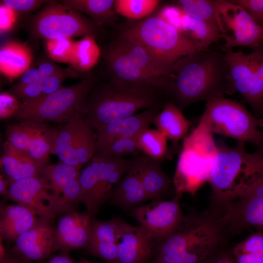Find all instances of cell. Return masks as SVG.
I'll return each instance as SVG.
<instances>
[{
	"instance_id": "6f0895ef",
	"label": "cell",
	"mask_w": 263,
	"mask_h": 263,
	"mask_svg": "<svg viewBox=\"0 0 263 263\" xmlns=\"http://www.w3.org/2000/svg\"><path fill=\"white\" fill-rule=\"evenodd\" d=\"M6 251L2 243L1 239L0 242V259H1L6 254Z\"/></svg>"
},
{
	"instance_id": "91938a15",
	"label": "cell",
	"mask_w": 263,
	"mask_h": 263,
	"mask_svg": "<svg viewBox=\"0 0 263 263\" xmlns=\"http://www.w3.org/2000/svg\"><path fill=\"white\" fill-rule=\"evenodd\" d=\"M75 263H84V260H81V261H80L79 262H75Z\"/></svg>"
},
{
	"instance_id": "9c48e42d",
	"label": "cell",
	"mask_w": 263,
	"mask_h": 263,
	"mask_svg": "<svg viewBox=\"0 0 263 263\" xmlns=\"http://www.w3.org/2000/svg\"><path fill=\"white\" fill-rule=\"evenodd\" d=\"M200 121L212 133L257 146L260 142L258 119L241 104L224 97L207 102Z\"/></svg>"
},
{
	"instance_id": "9f6ffc18",
	"label": "cell",
	"mask_w": 263,
	"mask_h": 263,
	"mask_svg": "<svg viewBox=\"0 0 263 263\" xmlns=\"http://www.w3.org/2000/svg\"><path fill=\"white\" fill-rule=\"evenodd\" d=\"M9 183L4 174L0 175V193L4 196L8 190Z\"/></svg>"
},
{
	"instance_id": "816d5d0a",
	"label": "cell",
	"mask_w": 263,
	"mask_h": 263,
	"mask_svg": "<svg viewBox=\"0 0 263 263\" xmlns=\"http://www.w3.org/2000/svg\"><path fill=\"white\" fill-rule=\"evenodd\" d=\"M203 263H235L232 255L227 251L218 252L217 249Z\"/></svg>"
},
{
	"instance_id": "7c38bea8",
	"label": "cell",
	"mask_w": 263,
	"mask_h": 263,
	"mask_svg": "<svg viewBox=\"0 0 263 263\" xmlns=\"http://www.w3.org/2000/svg\"><path fill=\"white\" fill-rule=\"evenodd\" d=\"M179 198L175 196L171 200L155 201L136 207L130 214L155 241L161 242L175 230L183 218Z\"/></svg>"
},
{
	"instance_id": "94428289",
	"label": "cell",
	"mask_w": 263,
	"mask_h": 263,
	"mask_svg": "<svg viewBox=\"0 0 263 263\" xmlns=\"http://www.w3.org/2000/svg\"><path fill=\"white\" fill-rule=\"evenodd\" d=\"M262 27L263 28V26H262Z\"/></svg>"
},
{
	"instance_id": "ab89813d",
	"label": "cell",
	"mask_w": 263,
	"mask_h": 263,
	"mask_svg": "<svg viewBox=\"0 0 263 263\" xmlns=\"http://www.w3.org/2000/svg\"><path fill=\"white\" fill-rule=\"evenodd\" d=\"M35 124L20 122L8 125L6 129L7 141L16 149L27 153Z\"/></svg>"
},
{
	"instance_id": "680465c9",
	"label": "cell",
	"mask_w": 263,
	"mask_h": 263,
	"mask_svg": "<svg viewBox=\"0 0 263 263\" xmlns=\"http://www.w3.org/2000/svg\"><path fill=\"white\" fill-rule=\"evenodd\" d=\"M154 263H166L165 262L157 260Z\"/></svg>"
},
{
	"instance_id": "9a60e30c",
	"label": "cell",
	"mask_w": 263,
	"mask_h": 263,
	"mask_svg": "<svg viewBox=\"0 0 263 263\" xmlns=\"http://www.w3.org/2000/svg\"><path fill=\"white\" fill-rule=\"evenodd\" d=\"M110 79L145 84L166 90L167 84L138 67L114 40L101 49Z\"/></svg>"
},
{
	"instance_id": "7bdbcfd3",
	"label": "cell",
	"mask_w": 263,
	"mask_h": 263,
	"mask_svg": "<svg viewBox=\"0 0 263 263\" xmlns=\"http://www.w3.org/2000/svg\"><path fill=\"white\" fill-rule=\"evenodd\" d=\"M72 38H57L47 40L46 50L49 58L58 62L70 63L74 48Z\"/></svg>"
},
{
	"instance_id": "f907efd6",
	"label": "cell",
	"mask_w": 263,
	"mask_h": 263,
	"mask_svg": "<svg viewBox=\"0 0 263 263\" xmlns=\"http://www.w3.org/2000/svg\"><path fill=\"white\" fill-rule=\"evenodd\" d=\"M244 192L263 201V170L253 179Z\"/></svg>"
},
{
	"instance_id": "1f68e13d",
	"label": "cell",
	"mask_w": 263,
	"mask_h": 263,
	"mask_svg": "<svg viewBox=\"0 0 263 263\" xmlns=\"http://www.w3.org/2000/svg\"><path fill=\"white\" fill-rule=\"evenodd\" d=\"M80 174L79 169L60 162L47 166L39 175L48 183L55 205L65 186L71 180L78 179Z\"/></svg>"
},
{
	"instance_id": "d590c367",
	"label": "cell",
	"mask_w": 263,
	"mask_h": 263,
	"mask_svg": "<svg viewBox=\"0 0 263 263\" xmlns=\"http://www.w3.org/2000/svg\"><path fill=\"white\" fill-rule=\"evenodd\" d=\"M232 255L235 263H263V231L254 233L237 244Z\"/></svg>"
},
{
	"instance_id": "4dcf8cb0",
	"label": "cell",
	"mask_w": 263,
	"mask_h": 263,
	"mask_svg": "<svg viewBox=\"0 0 263 263\" xmlns=\"http://www.w3.org/2000/svg\"><path fill=\"white\" fill-rule=\"evenodd\" d=\"M35 123L27 154L42 170L49 165V155L51 150V135L53 129L45 123Z\"/></svg>"
},
{
	"instance_id": "836d02e7",
	"label": "cell",
	"mask_w": 263,
	"mask_h": 263,
	"mask_svg": "<svg viewBox=\"0 0 263 263\" xmlns=\"http://www.w3.org/2000/svg\"><path fill=\"white\" fill-rule=\"evenodd\" d=\"M96 135L84 117L77 121L74 146L82 166L88 163L94 156Z\"/></svg>"
},
{
	"instance_id": "60d3db41",
	"label": "cell",
	"mask_w": 263,
	"mask_h": 263,
	"mask_svg": "<svg viewBox=\"0 0 263 263\" xmlns=\"http://www.w3.org/2000/svg\"><path fill=\"white\" fill-rule=\"evenodd\" d=\"M79 202H81V188L78 178L71 180L65 186L55 203V213H68Z\"/></svg>"
},
{
	"instance_id": "db71d44e",
	"label": "cell",
	"mask_w": 263,
	"mask_h": 263,
	"mask_svg": "<svg viewBox=\"0 0 263 263\" xmlns=\"http://www.w3.org/2000/svg\"><path fill=\"white\" fill-rule=\"evenodd\" d=\"M0 263H30V262L15 254L6 253L3 258L0 259Z\"/></svg>"
},
{
	"instance_id": "2e32d148",
	"label": "cell",
	"mask_w": 263,
	"mask_h": 263,
	"mask_svg": "<svg viewBox=\"0 0 263 263\" xmlns=\"http://www.w3.org/2000/svg\"><path fill=\"white\" fill-rule=\"evenodd\" d=\"M91 214L71 211L58 222L54 229L53 252L86 248L90 236Z\"/></svg>"
},
{
	"instance_id": "44dd1931",
	"label": "cell",
	"mask_w": 263,
	"mask_h": 263,
	"mask_svg": "<svg viewBox=\"0 0 263 263\" xmlns=\"http://www.w3.org/2000/svg\"><path fill=\"white\" fill-rule=\"evenodd\" d=\"M117 218L91 220L90 236L86 248L92 255L108 263H119L116 246Z\"/></svg>"
},
{
	"instance_id": "603a6c76",
	"label": "cell",
	"mask_w": 263,
	"mask_h": 263,
	"mask_svg": "<svg viewBox=\"0 0 263 263\" xmlns=\"http://www.w3.org/2000/svg\"><path fill=\"white\" fill-rule=\"evenodd\" d=\"M114 41L138 67L166 82L168 86L172 67L167 65L143 46L128 38L119 36Z\"/></svg>"
},
{
	"instance_id": "30bf717a",
	"label": "cell",
	"mask_w": 263,
	"mask_h": 263,
	"mask_svg": "<svg viewBox=\"0 0 263 263\" xmlns=\"http://www.w3.org/2000/svg\"><path fill=\"white\" fill-rule=\"evenodd\" d=\"M232 94L239 93L254 110L263 112V43L251 53L225 50Z\"/></svg>"
},
{
	"instance_id": "3957f363",
	"label": "cell",
	"mask_w": 263,
	"mask_h": 263,
	"mask_svg": "<svg viewBox=\"0 0 263 263\" xmlns=\"http://www.w3.org/2000/svg\"><path fill=\"white\" fill-rule=\"evenodd\" d=\"M244 143L229 147L222 142L217 145L209 173L213 204L222 209L240 195L263 170V157L256 152H247Z\"/></svg>"
},
{
	"instance_id": "ffe728a7",
	"label": "cell",
	"mask_w": 263,
	"mask_h": 263,
	"mask_svg": "<svg viewBox=\"0 0 263 263\" xmlns=\"http://www.w3.org/2000/svg\"><path fill=\"white\" fill-rule=\"evenodd\" d=\"M147 156L142 154L126 174L111 197V204L123 210L132 209L148 200L141 179L142 170Z\"/></svg>"
},
{
	"instance_id": "277c9868",
	"label": "cell",
	"mask_w": 263,
	"mask_h": 263,
	"mask_svg": "<svg viewBox=\"0 0 263 263\" xmlns=\"http://www.w3.org/2000/svg\"><path fill=\"white\" fill-rule=\"evenodd\" d=\"M222 229L217 219L189 215L160 242L157 260L166 263H203L217 249Z\"/></svg>"
},
{
	"instance_id": "11a10c76",
	"label": "cell",
	"mask_w": 263,
	"mask_h": 263,
	"mask_svg": "<svg viewBox=\"0 0 263 263\" xmlns=\"http://www.w3.org/2000/svg\"><path fill=\"white\" fill-rule=\"evenodd\" d=\"M261 116V118L258 119L259 127H260L262 129L261 131V138L258 145V149L256 152L263 157V112Z\"/></svg>"
},
{
	"instance_id": "4316f807",
	"label": "cell",
	"mask_w": 263,
	"mask_h": 263,
	"mask_svg": "<svg viewBox=\"0 0 263 263\" xmlns=\"http://www.w3.org/2000/svg\"><path fill=\"white\" fill-rule=\"evenodd\" d=\"M60 1L85 14L103 28L112 25L115 21L114 0H63Z\"/></svg>"
},
{
	"instance_id": "e575fe53",
	"label": "cell",
	"mask_w": 263,
	"mask_h": 263,
	"mask_svg": "<svg viewBox=\"0 0 263 263\" xmlns=\"http://www.w3.org/2000/svg\"><path fill=\"white\" fill-rule=\"evenodd\" d=\"M177 2L178 6L187 15L212 24L220 31L221 24L216 0H179Z\"/></svg>"
},
{
	"instance_id": "83f0119b",
	"label": "cell",
	"mask_w": 263,
	"mask_h": 263,
	"mask_svg": "<svg viewBox=\"0 0 263 263\" xmlns=\"http://www.w3.org/2000/svg\"><path fill=\"white\" fill-rule=\"evenodd\" d=\"M101 55L97 39L86 36L75 42L70 65L80 73H88L97 63Z\"/></svg>"
},
{
	"instance_id": "bcb514c9",
	"label": "cell",
	"mask_w": 263,
	"mask_h": 263,
	"mask_svg": "<svg viewBox=\"0 0 263 263\" xmlns=\"http://www.w3.org/2000/svg\"><path fill=\"white\" fill-rule=\"evenodd\" d=\"M21 101L12 94L2 92L0 94V119L13 116L19 108Z\"/></svg>"
},
{
	"instance_id": "f1b7e54d",
	"label": "cell",
	"mask_w": 263,
	"mask_h": 263,
	"mask_svg": "<svg viewBox=\"0 0 263 263\" xmlns=\"http://www.w3.org/2000/svg\"><path fill=\"white\" fill-rule=\"evenodd\" d=\"M147 200L158 201L161 195L170 187L171 181L161 168L159 162L147 156L141 175Z\"/></svg>"
},
{
	"instance_id": "cb8c5ba5",
	"label": "cell",
	"mask_w": 263,
	"mask_h": 263,
	"mask_svg": "<svg viewBox=\"0 0 263 263\" xmlns=\"http://www.w3.org/2000/svg\"><path fill=\"white\" fill-rule=\"evenodd\" d=\"M32 60L31 48L25 43L10 39L0 47V72L10 79L21 76L31 66Z\"/></svg>"
},
{
	"instance_id": "8fae6325",
	"label": "cell",
	"mask_w": 263,
	"mask_h": 263,
	"mask_svg": "<svg viewBox=\"0 0 263 263\" xmlns=\"http://www.w3.org/2000/svg\"><path fill=\"white\" fill-rule=\"evenodd\" d=\"M216 4L220 32L225 41L224 50L236 46L253 48L263 43V28L244 9L230 0H216Z\"/></svg>"
},
{
	"instance_id": "f6af8a7d",
	"label": "cell",
	"mask_w": 263,
	"mask_h": 263,
	"mask_svg": "<svg viewBox=\"0 0 263 263\" xmlns=\"http://www.w3.org/2000/svg\"><path fill=\"white\" fill-rule=\"evenodd\" d=\"M45 2L40 0H0V2L14 10L18 15L30 14L38 9Z\"/></svg>"
},
{
	"instance_id": "74e56055",
	"label": "cell",
	"mask_w": 263,
	"mask_h": 263,
	"mask_svg": "<svg viewBox=\"0 0 263 263\" xmlns=\"http://www.w3.org/2000/svg\"><path fill=\"white\" fill-rule=\"evenodd\" d=\"M60 67L50 58L40 60L30 67L22 75L19 80L9 89L12 91L21 88L27 85L41 81L57 71Z\"/></svg>"
},
{
	"instance_id": "6da1fadb",
	"label": "cell",
	"mask_w": 263,
	"mask_h": 263,
	"mask_svg": "<svg viewBox=\"0 0 263 263\" xmlns=\"http://www.w3.org/2000/svg\"><path fill=\"white\" fill-rule=\"evenodd\" d=\"M166 91L181 110L200 100L231 94L225 55L207 49L179 59L172 66Z\"/></svg>"
},
{
	"instance_id": "5b68a950",
	"label": "cell",
	"mask_w": 263,
	"mask_h": 263,
	"mask_svg": "<svg viewBox=\"0 0 263 263\" xmlns=\"http://www.w3.org/2000/svg\"><path fill=\"white\" fill-rule=\"evenodd\" d=\"M96 82L90 72L77 83L62 87L41 98L21 102L13 117L20 122L65 124L84 117L87 99Z\"/></svg>"
},
{
	"instance_id": "7a4b0ae2",
	"label": "cell",
	"mask_w": 263,
	"mask_h": 263,
	"mask_svg": "<svg viewBox=\"0 0 263 263\" xmlns=\"http://www.w3.org/2000/svg\"><path fill=\"white\" fill-rule=\"evenodd\" d=\"M155 88L115 79L96 83L87 99L84 118L96 131L111 121L155 107Z\"/></svg>"
},
{
	"instance_id": "e0dca14e",
	"label": "cell",
	"mask_w": 263,
	"mask_h": 263,
	"mask_svg": "<svg viewBox=\"0 0 263 263\" xmlns=\"http://www.w3.org/2000/svg\"><path fill=\"white\" fill-rule=\"evenodd\" d=\"M50 222L39 218L32 228L20 235L14 242V254L28 261H39L53 252L54 229Z\"/></svg>"
},
{
	"instance_id": "f546056e",
	"label": "cell",
	"mask_w": 263,
	"mask_h": 263,
	"mask_svg": "<svg viewBox=\"0 0 263 263\" xmlns=\"http://www.w3.org/2000/svg\"><path fill=\"white\" fill-rule=\"evenodd\" d=\"M79 182L81 202L85 205L90 214L96 213L104 202L96 172L89 162L80 172Z\"/></svg>"
},
{
	"instance_id": "f5cc1de1",
	"label": "cell",
	"mask_w": 263,
	"mask_h": 263,
	"mask_svg": "<svg viewBox=\"0 0 263 263\" xmlns=\"http://www.w3.org/2000/svg\"><path fill=\"white\" fill-rule=\"evenodd\" d=\"M73 259L69 255L68 252H62L46 261L44 263H75Z\"/></svg>"
},
{
	"instance_id": "5bb4252c",
	"label": "cell",
	"mask_w": 263,
	"mask_h": 263,
	"mask_svg": "<svg viewBox=\"0 0 263 263\" xmlns=\"http://www.w3.org/2000/svg\"><path fill=\"white\" fill-rule=\"evenodd\" d=\"M154 240L140 225L134 226L117 218L116 246L119 263H145Z\"/></svg>"
},
{
	"instance_id": "ee69618b",
	"label": "cell",
	"mask_w": 263,
	"mask_h": 263,
	"mask_svg": "<svg viewBox=\"0 0 263 263\" xmlns=\"http://www.w3.org/2000/svg\"><path fill=\"white\" fill-rule=\"evenodd\" d=\"M51 153L57 155L61 162L79 170L82 166L75 149L69 145L54 143L51 145Z\"/></svg>"
},
{
	"instance_id": "8992f818",
	"label": "cell",
	"mask_w": 263,
	"mask_h": 263,
	"mask_svg": "<svg viewBox=\"0 0 263 263\" xmlns=\"http://www.w3.org/2000/svg\"><path fill=\"white\" fill-rule=\"evenodd\" d=\"M213 133L200 121L183 139L173 178L175 196L195 195L208 182L210 168L217 151Z\"/></svg>"
},
{
	"instance_id": "d4e9b609",
	"label": "cell",
	"mask_w": 263,
	"mask_h": 263,
	"mask_svg": "<svg viewBox=\"0 0 263 263\" xmlns=\"http://www.w3.org/2000/svg\"><path fill=\"white\" fill-rule=\"evenodd\" d=\"M152 124L168 139L173 142L184 139L189 129V122L181 110L173 102H168L154 117Z\"/></svg>"
},
{
	"instance_id": "7402d4cb",
	"label": "cell",
	"mask_w": 263,
	"mask_h": 263,
	"mask_svg": "<svg viewBox=\"0 0 263 263\" xmlns=\"http://www.w3.org/2000/svg\"><path fill=\"white\" fill-rule=\"evenodd\" d=\"M39 219L33 211L19 204L1 207L0 238L9 243L15 242L20 235L33 227Z\"/></svg>"
},
{
	"instance_id": "52a82bcc",
	"label": "cell",
	"mask_w": 263,
	"mask_h": 263,
	"mask_svg": "<svg viewBox=\"0 0 263 263\" xmlns=\"http://www.w3.org/2000/svg\"><path fill=\"white\" fill-rule=\"evenodd\" d=\"M120 36L140 44L170 67L183 56L204 50L157 15L132 22Z\"/></svg>"
},
{
	"instance_id": "b9f144b4",
	"label": "cell",
	"mask_w": 263,
	"mask_h": 263,
	"mask_svg": "<svg viewBox=\"0 0 263 263\" xmlns=\"http://www.w3.org/2000/svg\"><path fill=\"white\" fill-rule=\"evenodd\" d=\"M30 158L26 153L16 149L6 141L3 145V154L0 159V167L6 179H9Z\"/></svg>"
},
{
	"instance_id": "8d00e7d4",
	"label": "cell",
	"mask_w": 263,
	"mask_h": 263,
	"mask_svg": "<svg viewBox=\"0 0 263 263\" xmlns=\"http://www.w3.org/2000/svg\"><path fill=\"white\" fill-rule=\"evenodd\" d=\"M158 0H115V13L131 20H139L150 15L157 8Z\"/></svg>"
},
{
	"instance_id": "ba28073f",
	"label": "cell",
	"mask_w": 263,
	"mask_h": 263,
	"mask_svg": "<svg viewBox=\"0 0 263 263\" xmlns=\"http://www.w3.org/2000/svg\"><path fill=\"white\" fill-rule=\"evenodd\" d=\"M27 29L33 41L86 36L98 39L104 34L103 28L88 16L56 0H45L41 9L28 19Z\"/></svg>"
},
{
	"instance_id": "d6986e66",
	"label": "cell",
	"mask_w": 263,
	"mask_h": 263,
	"mask_svg": "<svg viewBox=\"0 0 263 263\" xmlns=\"http://www.w3.org/2000/svg\"><path fill=\"white\" fill-rule=\"evenodd\" d=\"M135 159L94 155L89 162L96 172L104 202L111 198L126 174L133 166Z\"/></svg>"
},
{
	"instance_id": "f35d334b",
	"label": "cell",
	"mask_w": 263,
	"mask_h": 263,
	"mask_svg": "<svg viewBox=\"0 0 263 263\" xmlns=\"http://www.w3.org/2000/svg\"><path fill=\"white\" fill-rule=\"evenodd\" d=\"M138 136L113 138L104 147L96 150L94 155L123 157L126 155L138 153L140 151L137 145Z\"/></svg>"
},
{
	"instance_id": "d6a6232c",
	"label": "cell",
	"mask_w": 263,
	"mask_h": 263,
	"mask_svg": "<svg viewBox=\"0 0 263 263\" xmlns=\"http://www.w3.org/2000/svg\"><path fill=\"white\" fill-rule=\"evenodd\" d=\"M168 138L157 129L147 128L138 135L137 145L142 154L159 162L164 159L168 151Z\"/></svg>"
},
{
	"instance_id": "c3c4849f",
	"label": "cell",
	"mask_w": 263,
	"mask_h": 263,
	"mask_svg": "<svg viewBox=\"0 0 263 263\" xmlns=\"http://www.w3.org/2000/svg\"><path fill=\"white\" fill-rule=\"evenodd\" d=\"M18 14L14 10L0 2V33L4 34L13 29L18 21Z\"/></svg>"
},
{
	"instance_id": "ac0fdd59",
	"label": "cell",
	"mask_w": 263,
	"mask_h": 263,
	"mask_svg": "<svg viewBox=\"0 0 263 263\" xmlns=\"http://www.w3.org/2000/svg\"><path fill=\"white\" fill-rule=\"evenodd\" d=\"M159 112L156 107L121 119L113 120L97 129L95 150L115 138L137 137L149 128Z\"/></svg>"
},
{
	"instance_id": "484cf974",
	"label": "cell",
	"mask_w": 263,
	"mask_h": 263,
	"mask_svg": "<svg viewBox=\"0 0 263 263\" xmlns=\"http://www.w3.org/2000/svg\"><path fill=\"white\" fill-rule=\"evenodd\" d=\"M179 31L204 50H207L211 44L223 38L216 26L196 19L183 11Z\"/></svg>"
},
{
	"instance_id": "4fadbf2b",
	"label": "cell",
	"mask_w": 263,
	"mask_h": 263,
	"mask_svg": "<svg viewBox=\"0 0 263 263\" xmlns=\"http://www.w3.org/2000/svg\"><path fill=\"white\" fill-rule=\"evenodd\" d=\"M4 197L29 208L39 218L50 223L55 217L53 196L48 183L40 175L10 184Z\"/></svg>"
},
{
	"instance_id": "7dc6e473",
	"label": "cell",
	"mask_w": 263,
	"mask_h": 263,
	"mask_svg": "<svg viewBox=\"0 0 263 263\" xmlns=\"http://www.w3.org/2000/svg\"><path fill=\"white\" fill-rule=\"evenodd\" d=\"M244 9L262 27L263 26V0H230Z\"/></svg>"
},
{
	"instance_id": "681fc988",
	"label": "cell",
	"mask_w": 263,
	"mask_h": 263,
	"mask_svg": "<svg viewBox=\"0 0 263 263\" xmlns=\"http://www.w3.org/2000/svg\"><path fill=\"white\" fill-rule=\"evenodd\" d=\"M182 13L178 6H166L156 15L179 31Z\"/></svg>"
}]
</instances>
